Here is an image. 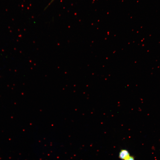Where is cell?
<instances>
[{"instance_id":"cell-1","label":"cell","mask_w":160,"mask_h":160,"mask_svg":"<svg viewBox=\"0 0 160 160\" xmlns=\"http://www.w3.org/2000/svg\"><path fill=\"white\" fill-rule=\"evenodd\" d=\"M130 156L128 151L125 149L121 150L119 155V158L121 160H124Z\"/></svg>"},{"instance_id":"cell-2","label":"cell","mask_w":160,"mask_h":160,"mask_svg":"<svg viewBox=\"0 0 160 160\" xmlns=\"http://www.w3.org/2000/svg\"><path fill=\"white\" fill-rule=\"evenodd\" d=\"M124 160H135V159L133 156H130L129 157Z\"/></svg>"}]
</instances>
